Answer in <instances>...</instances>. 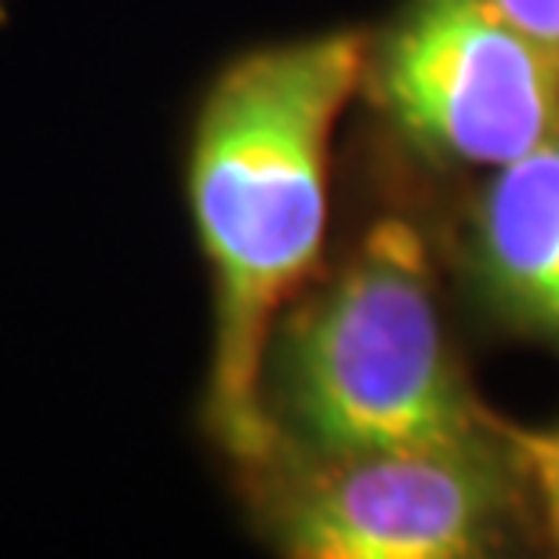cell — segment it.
Returning <instances> with one entry per match:
<instances>
[{"instance_id": "obj_3", "label": "cell", "mask_w": 559, "mask_h": 559, "mask_svg": "<svg viewBox=\"0 0 559 559\" xmlns=\"http://www.w3.org/2000/svg\"><path fill=\"white\" fill-rule=\"evenodd\" d=\"M254 476L270 538L298 559H476L527 509L498 425L465 447L276 454Z\"/></svg>"}, {"instance_id": "obj_5", "label": "cell", "mask_w": 559, "mask_h": 559, "mask_svg": "<svg viewBox=\"0 0 559 559\" xmlns=\"http://www.w3.org/2000/svg\"><path fill=\"white\" fill-rule=\"evenodd\" d=\"M476 262L509 317L559 342V135L487 182L476 207Z\"/></svg>"}, {"instance_id": "obj_7", "label": "cell", "mask_w": 559, "mask_h": 559, "mask_svg": "<svg viewBox=\"0 0 559 559\" xmlns=\"http://www.w3.org/2000/svg\"><path fill=\"white\" fill-rule=\"evenodd\" d=\"M490 4L559 62V0H490Z\"/></svg>"}, {"instance_id": "obj_2", "label": "cell", "mask_w": 559, "mask_h": 559, "mask_svg": "<svg viewBox=\"0 0 559 559\" xmlns=\"http://www.w3.org/2000/svg\"><path fill=\"white\" fill-rule=\"evenodd\" d=\"M262 400L276 454L465 447L495 436V415L473 400L447 349L421 233L400 218L374 222L338 270L284 309Z\"/></svg>"}, {"instance_id": "obj_4", "label": "cell", "mask_w": 559, "mask_h": 559, "mask_svg": "<svg viewBox=\"0 0 559 559\" xmlns=\"http://www.w3.org/2000/svg\"><path fill=\"white\" fill-rule=\"evenodd\" d=\"M364 84L440 164L498 171L559 135V62L490 0H411L367 51Z\"/></svg>"}, {"instance_id": "obj_6", "label": "cell", "mask_w": 559, "mask_h": 559, "mask_svg": "<svg viewBox=\"0 0 559 559\" xmlns=\"http://www.w3.org/2000/svg\"><path fill=\"white\" fill-rule=\"evenodd\" d=\"M495 425L527 490V501L538 509L545 531L559 549V429H516L498 418Z\"/></svg>"}, {"instance_id": "obj_1", "label": "cell", "mask_w": 559, "mask_h": 559, "mask_svg": "<svg viewBox=\"0 0 559 559\" xmlns=\"http://www.w3.org/2000/svg\"><path fill=\"white\" fill-rule=\"evenodd\" d=\"M371 40L317 33L240 55L200 106L189 204L215 284L207 425L243 468L276 454L262 400L276 320L320 270L331 139L364 87Z\"/></svg>"}]
</instances>
